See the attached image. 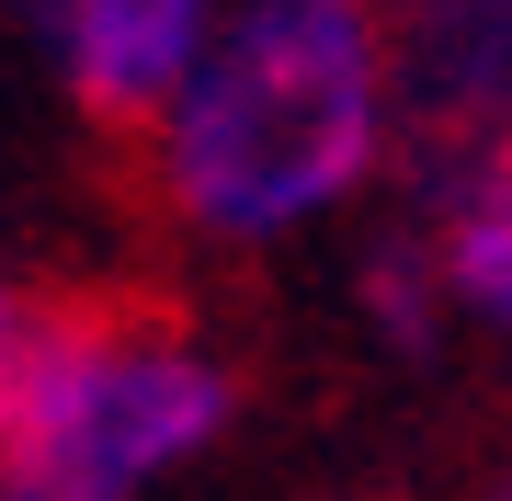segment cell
Segmentation results:
<instances>
[{
  "instance_id": "cell-8",
  "label": "cell",
  "mask_w": 512,
  "mask_h": 501,
  "mask_svg": "<svg viewBox=\"0 0 512 501\" xmlns=\"http://www.w3.org/2000/svg\"><path fill=\"white\" fill-rule=\"evenodd\" d=\"M467 501H512V467H490V479H478V490H467Z\"/></svg>"
},
{
  "instance_id": "cell-7",
  "label": "cell",
  "mask_w": 512,
  "mask_h": 501,
  "mask_svg": "<svg viewBox=\"0 0 512 501\" xmlns=\"http://www.w3.org/2000/svg\"><path fill=\"white\" fill-rule=\"evenodd\" d=\"M23 331H35V308L12 297V274H0V376H12V353H23Z\"/></svg>"
},
{
  "instance_id": "cell-2",
  "label": "cell",
  "mask_w": 512,
  "mask_h": 501,
  "mask_svg": "<svg viewBox=\"0 0 512 501\" xmlns=\"http://www.w3.org/2000/svg\"><path fill=\"white\" fill-rule=\"evenodd\" d=\"M239 365L148 297L35 308L0 376V501H160L239 433Z\"/></svg>"
},
{
  "instance_id": "cell-3",
  "label": "cell",
  "mask_w": 512,
  "mask_h": 501,
  "mask_svg": "<svg viewBox=\"0 0 512 501\" xmlns=\"http://www.w3.org/2000/svg\"><path fill=\"white\" fill-rule=\"evenodd\" d=\"M399 69V171L512 137V0H387Z\"/></svg>"
},
{
  "instance_id": "cell-9",
  "label": "cell",
  "mask_w": 512,
  "mask_h": 501,
  "mask_svg": "<svg viewBox=\"0 0 512 501\" xmlns=\"http://www.w3.org/2000/svg\"><path fill=\"white\" fill-rule=\"evenodd\" d=\"M467 160H501V171H512V137H490V149H467ZM433 171H444V160H433Z\"/></svg>"
},
{
  "instance_id": "cell-4",
  "label": "cell",
  "mask_w": 512,
  "mask_h": 501,
  "mask_svg": "<svg viewBox=\"0 0 512 501\" xmlns=\"http://www.w3.org/2000/svg\"><path fill=\"white\" fill-rule=\"evenodd\" d=\"M35 23L57 92H69L92 126L148 137L160 103L183 92V69L205 57V35L228 23V0H12Z\"/></svg>"
},
{
  "instance_id": "cell-1",
  "label": "cell",
  "mask_w": 512,
  "mask_h": 501,
  "mask_svg": "<svg viewBox=\"0 0 512 501\" xmlns=\"http://www.w3.org/2000/svg\"><path fill=\"white\" fill-rule=\"evenodd\" d=\"M399 171L387 0H228L148 126V205L194 251H285Z\"/></svg>"
},
{
  "instance_id": "cell-5",
  "label": "cell",
  "mask_w": 512,
  "mask_h": 501,
  "mask_svg": "<svg viewBox=\"0 0 512 501\" xmlns=\"http://www.w3.org/2000/svg\"><path fill=\"white\" fill-rule=\"evenodd\" d=\"M410 194H421V228H433L456 319L512 342V171L501 160H444V171H410Z\"/></svg>"
},
{
  "instance_id": "cell-6",
  "label": "cell",
  "mask_w": 512,
  "mask_h": 501,
  "mask_svg": "<svg viewBox=\"0 0 512 501\" xmlns=\"http://www.w3.org/2000/svg\"><path fill=\"white\" fill-rule=\"evenodd\" d=\"M353 308H365V331L421 365L444 331H456V297H444V262H433V228H387V240L353 262Z\"/></svg>"
}]
</instances>
